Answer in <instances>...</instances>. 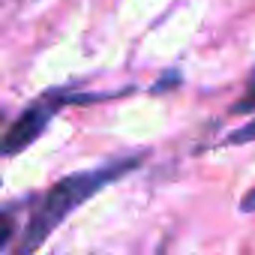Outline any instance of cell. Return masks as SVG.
<instances>
[{
	"instance_id": "cell-1",
	"label": "cell",
	"mask_w": 255,
	"mask_h": 255,
	"mask_svg": "<svg viewBox=\"0 0 255 255\" xmlns=\"http://www.w3.org/2000/svg\"><path fill=\"white\" fill-rule=\"evenodd\" d=\"M144 153H129V156H117L105 165H96V168H84V171H72L66 177H60L42 198L39 204L33 207L27 225H21V234H18V246L15 252L24 255V252H33L39 249L57 225H63L84 201H90L96 192L108 189L111 183H117L120 177H126L129 171H135L141 165Z\"/></svg>"
},
{
	"instance_id": "cell-2",
	"label": "cell",
	"mask_w": 255,
	"mask_h": 255,
	"mask_svg": "<svg viewBox=\"0 0 255 255\" xmlns=\"http://www.w3.org/2000/svg\"><path fill=\"white\" fill-rule=\"evenodd\" d=\"M69 99H72V96H66V93H45L42 99H36L33 105H27V108L15 117V123L6 129V135H3V147H0L3 159H12V156H18L21 150H27V147L45 132V126L54 120V114H57Z\"/></svg>"
},
{
	"instance_id": "cell-3",
	"label": "cell",
	"mask_w": 255,
	"mask_h": 255,
	"mask_svg": "<svg viewBox=\"0 0 255 255\" xmlns=\"http://www.w3.org/2000/svg\"><path fill=\"white\" fill-rule=\"evenodd\" d=\"M231 114H255V72L249 75L243 96H240V99L231 105Z\"/></svg>"
},
{
	"instance_id": "cell-4",
	"label": "cell",
	"mask_w": 255,
	"mask_h": 255,
	"mask_svg": "<svg viewBox=\"0 0 255 255\" xmlns=\"http://www.w3.org/2000/svg\"><path fill=\"white\" fill-rule=\"evenodd\" d=\"M249 141H255V117L246 126H240V129L228 132V138H222L219 144H249Z\"/></svg>"
},
{
	"instance_id": "cell-5",
	"label": "cell",
	"mask_w": 255,
	"mask_h": 255,
	"mask_svg": "<svg viewBox=\"0 0 255 255\" xmlns=\"http://www.w3.org/2000/svg\"><path fill=\"white\" fill-rule=\"evenodd\" d=\"M237 207H240V213H255V186H252L240 201H237Z\"/></svg>"
}]
</instances>
